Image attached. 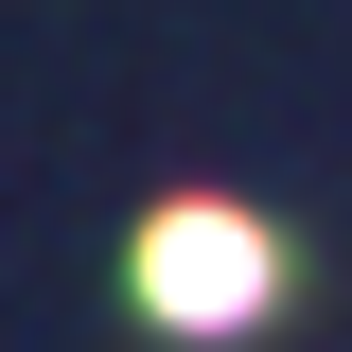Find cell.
Here are the masks:
<instances>
[{
  "instance_id": "cell-1",
  "label": "cell",
  "mask_w": 352,
  "mask_h": 352,
  "mask_svg": "<svg viewBox=\"0 0 352 352\" xmlns=\"http://www.w3.org/2000/svg\"><path fill=\"white\" fill-rule=\"evenodd\" d=\"M141 300L194 317V335L264 317V229H247V212H159V229H141Z\"/></svg>"
}]
</instances>
